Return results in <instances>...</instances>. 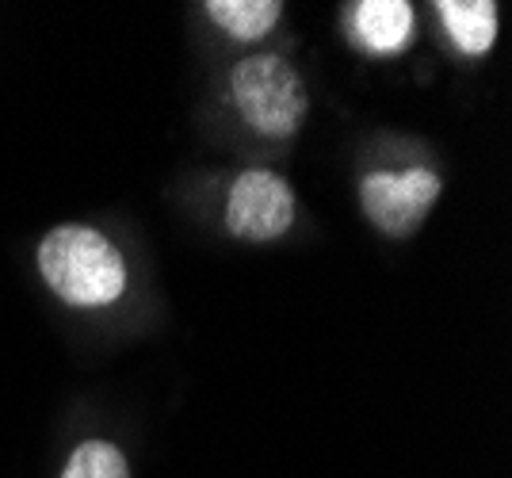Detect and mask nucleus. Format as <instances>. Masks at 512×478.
<instances>
[{"label": "nucleus", "instance_id": "obj_7", "mask_svg": "<svg viewBox=\"0 0 512 478\" xmlns=\"http://www.w3.org/2000/svg\"><path fill=\"white\" fill-rule=\"evenodd\" d=\"M279 12H283L279 0H211L207 4L214 27H222L230 39H241V43L264 39L279 23Z\"/></svg>", "mask_w": 512, "mask_h": 478}, {"label": "nucleus", "instance_id": "obj_8", "mask_svg": "<svg viewBox=\"0 0 512 478\" xmlns=\"http://www.w3.org/2000/svg\"><path fill=\"white\" fill-rule=\"evenodd\" d=\"M62 478H130V467L111 440H85L65 459Z\"/></svg>", "mask_w": 512, "mask_h": 478}, {"label": "nucleus", "instance_id": "obj_4", "mask_svg": "<svg viewBox=\"0 0 512 478\" xmlns=\"http://www.w3.org/2000/svg\"><path fill=\"white\" fill-rule=\"evenodd\" d=\"M295 222V196L287 180L268 169H249L226 199V230L241 241H276Z\"/></svg>", "mask_w": 512, "mask_h": 478}, {"label": "nucleus", "instance_id": "obj_2", "mask_svg": "<svg viewBox=\"0 0 512 478\" xmlns=\"http://www.w3.org/2000/svg\"><path fill=\"white\" fill-rule=\"evenodd\" d=\"M230 92L241 119L268 138H291L310 108L302 77L291 62H283L276 54H253L237 62L230 73Z\"/></svg>", "mask_w": 512, "mask_h": 478}, {"label": "nucleus", "instance_id": "obj_3", "mask_svg": "<svg viewBox=\"0 0 512 478\" xmlns=\"http://www.w3.org/2000/svg\"><path fill=\"white\" fill-rule=\"evenodd\" d=\"M440 199V176L413 165L406 173H367L360 184L363 215L371 218L386 238H406L413 234L428 211Z\"/></svg>", "mask_w": 512, "mask_h": 478}, {"label": "nucleus", "instance_id": "obj_5", "mask_svg": "<svg viewBox=\"0 0 512 478\" xmlns=\"http://www.w3.org/2000/svg\"><path fill=\"white\" fill-rule=\"evenodd\" d=\"M348 35L367 54H398L413 39V4L360 0L348 8Z\"/></svg>", "mask_w": 512, "mask_h": 478}, {"label": "nucleus", "instance_id": "obj_1", "mask_svg": "<svg viewBox=\"0 0 512 478\" xmlns=\"http://www.w3.org/2000/svg\"><path fill=\"white\" fill-rule=\"evenodd\" d=\"M39 272L69 306H111L127 291V261L92 226H54L39 241Z\"/></svg>", "mask_w": 512, "mask_h": 478}, {"label": "nucleus", "instance_id": "obj_6", "mask_svg": "<svg viewBox=\"0 0 512 478\" xmlns=\"http://www.w3.org/2000/svg\"><path fill=\"white\" fill-rule=\"evenodd\" d=\"M440 23L459 54L482 58L497 43V4L493 0H440Z\"/></svg>", "mask_w": 512, "mask_h": 478}]
</instances>
